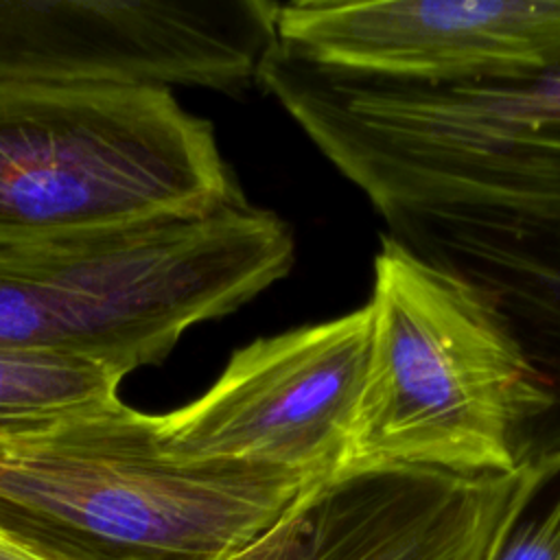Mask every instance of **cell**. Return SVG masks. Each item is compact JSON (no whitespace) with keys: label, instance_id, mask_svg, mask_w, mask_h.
Masks as SVG:
<instances>
[{"label":"cell","instance_id":"cell-2","mask_svg":"<svg viewBox=\"0 0 560 560\" xmlns=\"http://www.w3.org/2000/svg\"><path fill=\"white\" fill-rule=\"evenodd\" d=\"M365 304L370 352L343 472L503 475L560 444L553 389L479 287L383 232Z\"/></svg>","mask_w":560,"mask_h":560},{"label":"cell","instance_id":"cell-5","mask_svg":"<svg viewBox=\"0 0 560 560\" xmlns=\"http://www.w3.org/2000/svg\"><path fill=\"white\" fill-rule=\"evenodd\" d=\"M241 203L212 125L171 92L0 77V243Z\"/></svg>","mask_w":560,"mask_h":560},{"label":"cell","instance_id":"cell-4","mask_svg":"<svg viewBox=\"0 0 560 560\" xmlns=\"http://www.w3.org/2000/svg\"><path fill=\"white\" fill-rule=\"evenodd\" d=\"M317 483L179 459L155 413L122 400L0 442V523L81 560H234Z\"/></svg>","mask_w":560,"mask_h":560},{"label":"cell","instance_id":"cell-10","mask_svg":"<svg viewBox=\"0 0 560 560\" xmlns=\"http://www.w3.org/2000/svg\"><path fill=\"white\" fill-rule=\"evenodd\" d=\"M385 234L479 287L560 405V212H400Z\"/></svg>","mask_w":560,"mask_h":560},{"label":"cell","instance_id":"cell-1","mask_svg":"<svg viewBox=\"0 0 560 560\" xmlns=\"http://www.w3.org/2000/svg\"><path fill=\"white\" fill-rule=\"evenodd\" d=\"M256 83L383 219L560 212V66L411 83L326 66L276 39Z\"/></svg>","mask_w":560,"mask_h":560},{"label":"cell","instance_id":"cell-8","mask_svg":"<svg viewBox=\"0 0 560 560\" xmlns=\"http://www.w3.org/2000/svg\"><path fill=\"white\" fill-rule=\"evenodd\" d=\"M558 475L560 446L503 475L343 472L308 488L234 560H494Z\"/></svg>","mask_w":560,"mask_h":560},{"label":"cell","instance_id":"cell-12","mask_svg":"<svg viewBox=\"0 0 560 560\" xmlns=\"http://www.w3.org/2000/svg\"><path fill=\"white\" fill-rule=\"evenodd\" d=\"M494 560H560V492L545 510L516 523Z\"/></svg>","mask_w":560,"mask_h":560},{"label":"cell","instance_id":"cell-11","mask_svg":"<svg viewBox=\"0 0 560 560\" xmlns=\"http://www.w3.org/2000/svg\"><path fill=\"white\" fill-rule=\"evenodd\" d=\"M122 372L61 350L0 346V442L50 433L120 402Z\"/></svg>","mask_w":560,"mask_h":560},{"label":"cell","instance_id":"cell-9","mask_svg":"<svg viewBox=\"0 0 560 560\" xmlns=\"http://www.w3.org/2000/svg\"><path fill=\"white\" fill-rule=\"evenodd\" d=\"M276 39L335 68L459 83L560 66V0H298Z\"/></svg>","mask_w":560,"mask_h":560},{"label":"cell","instance_id":"cell-13","mask_svg":"<svg viewBox=\"0 0 560 560\" xmlns=\"http://www.w3.org/2000/svg\"><path fill=\"white\" fill-rule=\"evenodd\" d=\"M0 560H81L0 523Z\"/></svg>","mask_w":560,"mask_h":560},{"label":"cell","instance_id":"cell-7","mask_svg":"<svg viewBox=\"0 0 560 560\" xmlns=\"http://www.w3.org/2000/svg\"><path fill=\"white\" fill-rule=\"evenodd\" d=\"M269 0H0V77L236 92L276 42Z\"/></svg>","mask_w":560,"mask_h":560},{"label":"cell","instance_id":"cell-3","mask_svg":"<svg viewBox=\"0 0 560 560\" xmlns=\"http://www.w3.org/2000/svg\"><path fill=\"white\" fill-rule=\"evenodd\" d=\"M289 225L247 203L206 217L0 243V346L98 359L125 376L293 265Z\"/></svg>","mask_w":560,"mask_h":560},{"label":"cell","instance_id":"cell-6","mask_svg":"<svg viewBox=\"0 0 560 560\" xmlns=\"http://www.w3.org/2000/svg\"><path fill=\"white\" fill-rule=\"evenodd\" d=\"M368 352V304L256 339L199 398L155 416L162 442L188 462L337 479L350 455Z\"/></svg>","mask_w":560,"mask_h":560}]
</instances>
